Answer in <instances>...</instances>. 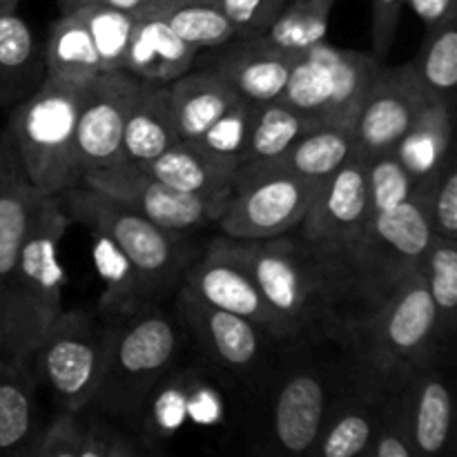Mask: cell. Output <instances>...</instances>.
<instances>
[{
    "label": "cell",
    "mask_w": 457,
    "mask_h": 457,
    "mask_svg": "<svg viewBox=\"0 0 457 457\" xmlns=\"http://www.w3.org/2000/svg\"><path fill=\"white\" fill-rule=\"evenodd\" d=\"M18 3H21V0H0V13L18 9Z\"/></svg>",
    "instance_id": "cell-47"
},
{
    "label": "cell",
    "mask_w": 457,
    "mask_h": 457,
    "mask_svg": "<svg viewBox=\"0 0 457 457\" xmlns=\"http://www.w3.org/2000/svg\"><path fill=\"white\" fill-rule=\"evenodd\" d=\"M404 4L406 0H370V40L373 56L379 61L391 52Z\"/></svg>",
    "instance_id": "cell-41"
},
{
    "label": "cell",
    "mask_w": 457,
    "mask_h": 457,
    "mask_svg": "<svg viewBox=\"0 0 457 457\" xmlns=\"http://www.w3.org/2000/svg\"><path fill=\"white\" fill-rule=\"evenodd\" d=\"M413 378L415 364L391 361L378 427H375L373 440L366 449L369 457H415Z\"/></svg>",
    "instance_id": "cell-27"
},
{
    "label": "cell",
    "mask_w": 457,
    "mask_h": 457,
    "mask_svg": "<svg viewBox=\"0 0 457 457\" xmlns=\"http://www.w3.org/2000/svg\"><path fill=\"white\" fill-rule=\"evenodd\" d=\"M335 3L337 0H288L263 36L286 56H299L326 40Z\"/></svg>",
    "instance_id": "cell-33"
},
{
    "label": "cell",
    "mask_w": 457,
    "mask_h": 457,
    "mask_svg": "<svg viewBox=\"0 0 457 457\" xmlns=\"http://www.w3.org/2000/svg\"><path fill=\"white\" fill-rule=\"evenodd\" d=\"M183 3H190V0H150V13L147 16H161V13L170 12V9L179 7Z\"/></svg>",
    "instance_id": "cell-45"
},
{
    "label": "cell",
    "mask_w": 457,
    "mask_h": 457,
    "mask_svg": "<svg viewBox=\"0 0 457 457\" xmlns=\"http://www.w3.org/2000/svg\"><path fill=\"white\" fill-rule=\"evenodd\" d=\"M366 163V186H369L370 217L397 208L413 199L415 181L393 152L373 156Z\"/></svg>",
    "instance_id": "cell-39"
},
{
    "label": "cell",
    "mask_w": 457,
    "mask_h": 457,
    "mask_svg": "<svg viewBox=\"0 0 457 457\" xmlns=\"http://www.w3.org/2000/svg\"><path fill=\"white\" fill-rule=\"evenodd\" d=\"M335 342L375 360L411 364L436 353L440 348L437 315L422 268L342 321Z\"/></svg>",
    "instance_id": "cell-10"
},
{
    "label": "cell",
    "mask_w": 457,
    "mask_h": 457,
    "mask_svg": "<svg viewBox=\"0 0 457 457\" xmlns=\"http://www.w3.org/2000/svg\"><path fill=\"white\" fill-rule=\"evenodd\" d=\"M205 250L235 259L248 270L272 311L290 326L299 342L335 339L344 312L337 266L288 235L272 239H232L219 235Z\"/></svg>",
    "instance_id": "cell-1"
},
{
    "label": "cell",
    "mask_w": 457,
    "mask_h": 457,
    "mask_svg": "<svg viewBox=\"0 0 457 457\" xmlns=\"http://www.w3.org/2000/svg\"><path fill=\"white\" fill-rule=\"evenodd\" d=\"M219 7L235 27V34L263 36L272 25L279 12L284 9V0H217Z\"/></svg>",
    "instance_id": "cell-40"
},
{
    "label": "cell",
    "mask_w": 457,
    "mask_h": 457,
    "mask_svg": "<svg viewBox=\"0 0 457 457\" xmlns=\"http://www.w3.org/2000/svg\"><path fill=\"white\" fill-rule=\"evenodd\" d=\"M181 286L190 290L192 295H196L201 302L262 326L277 342H299L290 326L272 311V306L266 302L248 270L239 266L235 259L204 248L201 257L192 263L190 270L183 277Z\"/></svg>",
    "instance_id": "cell-17"
},
{
    "label": "cell",
    "mask_w": 457,
    "mask_h": 457,
    "mask_svg": "<svg viewBox=\"0 0 457 457\" xmlns=\"http://www.w3.org/2000/svg\"><path fill=\"white\" fill-rule=\"evenodd\" d=\"M56 3H58V12L71 13V12H76V9L85 7V4L96 3V0H56Z\"/></svg>",
    "instance_id": "cell-46"
},
{
    "label": "cell",
    "mask_w": 457,
    "mask_h": 457,
    "mask_svg": "<svg viewBox=\"0 0 457 457\" xmlns=\"http://www.w3.org/2000/svg\"><path fill=\"white\" fill-rule=\"evenodd\" d=\"M428 101L431 98L413 62L404 65L382 62L353 123L357 156L369 161L373 156L393 152Z\"/></svg>",
    "instance_id": "cell-15"
},
{
    "label": "cell",
    "mask_w": 457,
    "mask_h": 457,
    "mask_svg": "<svg viewBox=\"0 0 457 457\" xmlns=\"http://www.w3.org/2000/svg\"><path fill=\"white\" fill-rule=\"evenodd\" d=\"M45 70L47 79L76 87H83L103 71L92 36L79 13H61L52 22L45 43Z\"/></svg>",
    "instance_id": "cell-29"
},
{
    "label": "cell",
    "mask_w": 457,
    "mask_h": 457,
    "mask_svg": "<svg viewBox=\"0 0 457 457\" xmlns=\"http://www.w3.org/2000/svg\"><path fill=\"white\" fill-rule=\"evenodd\" d=\"M411 62H413L428 98L455 112L457 18L427 27L422 49Z\"/></svg>",
    "instance_id": "cell-31"
},
{
    "label": "cell",
    "mask_w": 457,
    "mask_h": 457,
    "mask_svg": "<svg viewBox=\"0 0 457 457\" xmlns=\"http://www.w3.org/2000/svg\"><path fill=\"white\" fill-rule=\"evenodd\" d=\"M413 196L422 204L433 235L457 239V168L453 152L431 177L415 183Z\"/></svg>",
    "instance_id": "cell-38"
},
{
    "label": "cell",
    "mask_w": 457,
    "mask_h": 457,
    "mask_svg": "<svg viewBox=\"0 0 457 457\" xmlns=\"http://www.w3.org/2000/svg\"><path fill=\"white\" fill-rule=\"evenodd\" d=\"M422 272L437 315V342L453 337L457 320V239L433 235Z\"/></svg>",
    "instance_id": "cell-34"
},
{
    "label": "cell",
    "mask_w": 457,
    "mask_h": 457,
    "mask_svg": "<svg viewBox=\"0 0 457 457\" xmlns=\"http://www.w3.org/2000/svg\"><path fill=\"white\" fill-rule=\"evenodd\" d=\"M315 128H320L315 120L303 116L302 112L293 110L279 98L257 103L244 163L279 156L281 152L288 150L295 141H299L303 134Z\"/></svg>",
    "instance_id": "cell-32"
},
{
    "label": "cell",
    "mask_w": 457,
    "mask_h": 457,
    "mask_svg": "<svg viewBox=\"0 0 457 457\" xmlns=\"http://www.w3.org/2000/svg\"><path fill=\"white\" fill-rule=\"evenodd\" d=\"M71 223L103 235L132 266L145 299L177 293L192 263L201 257L187 232L165 230L105 192L79 181L56 195Z\"/></svg>",
    "instance_id": "cell-4"
},
{
    "label": "cell",
    "mask_w": 457,
    "mask_h": 457,
    "mask_svg": "<svg viewBox=\"0 0 457 457\" xmlns=\"http://www.w3.org/2000/svg\"><path fill=\"white\" fill-rule=\"evenodd\" d=\"M451 137H453V110L437 101H428L415 116L404 137L393 147V154L415 183L424 181L451 154Z\"/></svg>",
    "instance_id": "cell-28"
},
{
    "label": "cell",
    "mask_w": 457,
    "mask_h": 457,
    "mask_svg": "<svg viewBox=\"0 0 457 457\" xmlns=\"http://www.w3.org/2000/svg\"><path fill=\"white\" fill-rule=\"evenodd\" d=\"M80 21L87 27L92 43L96 47L98 58H101L103 71H120L125 65V54H128L132 29L137 25V18L132 13H125L120 9L110 7V4L89 3L85 7L76 9Z\"/></svg>",
    "instance_id": "cell-35"
},
{
    "label": "cell",
    "mask_w": 457,
    "mask_h": 457,
    "mask_svg": "<svg viewBox=\"0 0 457 457\" xmlns=\"http://www.w3.org/2000/svg\"><path fill=\"white\" fill-rule=\"evenodd\" d=\"M16 179H22L21 163H18L16 150H13L7 129H0V187L16 181Z\"/></svg>",
    "instance_id": "cell-43"
},
{
    "label": "cell",
    "mask_w": 457,
    "mask_h": 457,
    "mask_svg": "<svg viewBox=\"0 0 457 457\" xmlns=\"http://www.w3.org/2000/svg\"><path fill=\"white\" fill-rule=\"evenodd\" d=\"M105 317V364L87 409L129 428L147 393L179 364L187 333L177 311H165L161 299H145Z\"/></svg>",
    "instance_id": "cell-3"
},
{
    "label": "cell",
    "mask_w": 457,
    "mask_h": 457,
    "mask_svg": "<svg viewBox=\"0 0 457 457\" xmlns=\"http://www.w3.org/2000/svg\"><path fill=\"white\" fill-rule=\"evenodd\" d=\"M79 105L80 87L45 76L9 114L7 134L22 177L43 195L56 196L80 181L74 152Z\"/></svg>",
    "instance_id": "cell-7"
},
{
    "label": "cell",
    "mask_w": 457,
    "mask_h": 457,
    "mask_svg": "<svg viewBox=\"0 0 457 457\" xmlns=\"http://www.w3.org/2000/svg\"><path fill=\"white\" fill-rule=\"evenodd\" d=\"M453 428V400L440 366V348L415 361L413 378V449L415 457H436L446 451Z\"/></svg>",
    "instance_id": "cell-22"
},
{
    "label": "cell",
    "mask_w": 457,
    "mask_h": 457,
    "mask_svg": "<svg viewBox=\"0 0 457 457\" xmlns=\"http://www.w3.org/2000/svg\"><path fill=\"white\" fill-rule=\"evenodd\" d=\"M141 80L128 71H101L80 87L76 116V168L80 179L98 168L125 161L123 129Z\"/></svg>",
    "instance_id": "cell-14"
},
{
    "label": "cell",
    "mask_w": 457,
    "mask_h": 457,
    "mask_svg": "<svg viewBox=\"0 0 457 457\" xmlns=\"http://www.w3.org/2000/svg\"><path fill=\"white\" fill-rule=\"evenodd\" d=\"M196 54L195 67L214 71L241 98L253 103L277 101L284 92L293 58L270 45L266 36H235L219 47Z\"/></svg>",
    "instance_id": "cell-18"
},
{
    "label": "cell",
    "mask_w": 457,
    "mask_h": 457,
    "mask_svg": "<svg viewBox=\"0 0 457 457\" xmlns=\"http://www.w3.org/2000/svg\"><path fill=\"white\" fill-rule=\"evenodd\" d=\"M254 107H257V103L239 98L199 138H195V143L221 163L239 170L244 165L245 150H248Z\"/></svg>",
    "instance_id": "cell-37"
},
{
    "label": "cell",
    "mask_w": 457,
    "mask_h": 457,
    "mask_svg": "<svg viewBox=\"0 0 457 457\" xmlns=\"http://www.w3.org/2000/svg\"><path fill=\"white\" fill-rule=\"evenodd\" d=\"M45 196L25 177L0 187V311L21 257L22 244L31 230Z\"/></svg>",
    "instance_id": "cell-30"
},
{
    "label": "cell",
    "mask_w": 457,
    "mask_h": 457,
    "mask_svg": "<svg viewBox=\"0 0 457 457\" xmlns=\"http://www.w3.org/2000/svg\"><path fill=\"white\" fill-rule=\"evenodd\" d=\"M70 226L71 219L62 212L56 196H45L0 311V355L27 361L49 324L62 312L65 270L58 245Z\"/></svg>",
    "instance_id": "cell-5"
},
{
    "label": "cell",
    "mask_w": 457,
    "mask_h": 457,
    "mask_svg": "<svg viewBox=\"0 0 457 457\" xmlns=\"http://www.w3.org/2000/svg\"><path fill=\"white\" fill-rule=\"evenodd\" d=\"M181 141L168 85L141 83L123 129V156L147 163Z\"/></svg>",
    "instance_id": "cell-25"
},
{
    "label": "cell",
    "mask_w": 457,
    "mask_h": 457,
    "mask_svg": "<svg viewBox=\"0 0 457 457\" xmlns=\"http://www.w3.org/2000/svg\"><path fill=\"white\" fill-rule=\"evenodd\" d=\"M45 45L13 9L0 13V107L16 105L45 80Z\"/></svg>",
    "instance_id": "cell-23"
},
{
    "label": "cell",
    "mask_w": 457,
    "mask_h": 457,
    "mask_svg": "<svg viewBox=\"0 0 457 457\" xmlns=\"http://www.w3.org/2000/svg\"><path fill=\"white\" fill-rule=\"evenodd\" d=\"M80 181L174 232H195L217 223L228 204V199H205L177 190L132 161L92 170Z\"/></svg>",
    "instance_id": "cell-13"
},
{
    "label": "cell",
    "mask_w": 457,
    "mask_h": 457,
    "mask_svg": "<svg viewBox=\"0 0 457 457\" xmlns=\"http://www.w3.org/2000/svg\"><path fill=\"white\" fill-rule=\"evenodd\" d=\"M110 321L94 308H62L27 357L38 388H45L61 411L92 404L105 364Z\"/></svg>",
    "instance_id": "cell-9"
},
{
    "label": "cell",
    "mask_w": 457,
    "mask_h": 457,
    "mask_svg": "<svg viewBox=\"0 0 457 457\" xmlns=\"http://www.w3.org/2000/svg\"><path fill=\"white\" fill-rule=\"evenodd\" d=\"M431 239V223L422 204L413 196L397 208L373 214L346 253L328 254L342 277V321L370 306L406 275L420 270Z\"/></svg>",
    "instance_id": "cell-6"
},
{
    "label": "cell",
    "mask_w": 457,
    "mask_h": 457,
    "mask_svg": "<svg viewBox=\"0 0 457 457\" xmlns=\"http://www.w3.org/2000/svg\"><path fill=\"white\" fill-rule=\"evenodd\" d=\"M382 62L373 54L335 47L321 40L293 58L279 101L317 125L353 129Z\"/></svg>",
    "instance_id": "cell-11"
},
{
    "label": "cell",
    "mask_w": 457,
    "mask_h": 457,
    "mask_svg": "<svg viewBox=\"0 0 457 457\" xmlns=\"http://www.w3.org/2000/svg\"><path fill=\"white\" fill-rule=\"evenodd\" d=\"M324 181L281 172L237 174L235 190L214 226L232 239L290 235L299 228Z\"/></svg>",
    "instance_id": "cell-12"
},
{
    "label": "cell",
    "mask_w": 457,
    "mask_h": 457,
    "mask_svg": "<svg viewBox=\"0 0 457 457\" xmlns=\"http://www.w3.org/2000/svg\"><path fill=\"white\" fill-rule=\"evenodd\" d=\"M369 219L366 163L360 156H353L321 183L297 232L299 239L317 253L342 254L355 245Z\"/></svg>",
    "instance_id": "cell-16"
},
{
    "label": "cell",
    "mask_w": 457,
    "mask_h": 457,
    "mask_svg": "<svg viewBox=\"0 0 457 457\" xmlns=\"http://www.w3.org/2000/svg\"><path fill=\"white\" fill-rule=\"evenodd\" d=\"M168 87L181 141L199 138L223 112L230 110L241 98L226 80L204 67H192Z\"/></svg>",
    "instance_id": "cell-26"
},
{
    "label": "cell",
    "mask_w": 457,
    "mask_h": 457,
    "mask_svg": "<svg viewBox=\"0 0 457 457\" xmlns=\"http://www.w3.org/2000/svg\"><path fill=\"white\" fill-rule=\"evenodd\" d=\"M161 16L177 31L179 38H183L199 52L219 47L237 36L235 27L228 21L217 0H190V3H183L161 13Z\"/></svg>",
    "instance_id": "cell-36"
},
{
    "label": "cell",
    "mask_w": 457,
    "mask_h": 457,
    "mask_svg": "<svg viewBox=\"0 0 457 457\" xmlns=\"http://www.w3.org/2000/svg\"><path fill=\"white\" fill-rule=\"evenodd\" d=\"M177 190L205 199H230L239 170L221 163L195 141H179L147 163H138Z\"/></svg>",
    "instance_id": "cell-24"
},
{
    "label": "cell",
    "mask_w": 457,
    "mask_h": 457,
    "mask_svg": "<svg viewBox=\"0 0 457 457\" xmlns=\"http://www.w3.org/2000/svg\"><path fill=\"white\" fill-rule=\"evenodd\" d=\"M38 384L25 360L0 355V455H29L40 424Z\"/></svg>",
    "instance_id": "cell-21"
},
{
    "label": "cell",
    "mask_w": 457,
    "mask_h": 457,
    "mask_svg": "<svg viewBox=\"0 0 457 457\" xmlns=\"http://www.w3.org/2000/svg\"><path fill=\"white\" fill-rule=\"evenodd\" d=\"M174 295V311L183 321L201 364L228 393L248 397L286 344L277 342L250 320L201 302L183 286H179Z\"/></svg>",
    "instance_id": "cell-8"
},
{
    "label": "cell",
    "mask_w": 457,
    "mask_h": 457,
    "mask_svg": "<svg viewBox=\"0 0 457 457\" xmlns=\"http://www.w3.org/2000/svg\"><path fill=\"white\" fill-rule=\"evenodd\" d=\"M101 3L120 9L125 13H132L134 18H145L150 13V0H101Z\"/></svg>",
    "instance_id": "cell-44"
},
{
    "label": "cell",
    "mask_w": 457,
    "mask_h": 457,
    "mask_svg": "<svg viewBox=\"0 0 457 457\" xmlns=\"http://www.w3.org/2000/svg\"><path fill=\"white\" fill-rule=\"evenodd\" d=\"M353 156H357L353 129L320 125V128L303 134L299 141H295L279 156L250 161V163L241 165L237 174L281 172L312 179V181H324L330 174L337 172L346 161H351Z\"/></svg>",
    "instance_id": "cell-20"
},
{
    "label": "cell",
    "mask_w": 457,
    "mask_h": 457,
    "mask_svg": "<svg viewBox=\"0 0 457 457\" xmlns=\"http://www.w3.org/2000/svg\"><path fill=\"white\" fill-rule=\"evenodd\" d=\"M427 27L457 18V0H406Z\"/></svg>",
    "instance_id": "cell-42"
},
{
    "label": "cell",
    "mask_w": 457,
    "mask_h": 457,
    "mask_svg": "<svg viewBox=\"0 0 457 457\" xmlns=\"http://www.w3.org/2000/svg\"><path fill=\"white\" fill-rule=\"evenodd\" d=\"M324 339L286 344L248 400L254 404V449L272 455H311L328 418L339 375V353L320 355ZM339 351V346H337Z\"/></svg>",
    "instance_id": "cell-2"
},
{
    "label": "cell",
    "mask_w": 457,
    "mask_h": 457,
    "mask_svg": "<svg viewBox=\"0 0 457 457\" xmlns=\"http://www.w3.org/2000/svg\"><path fill=\"white\" fill-rule=\"evenodd\" d=\"M199 49L179 38L163 16L137 18L123 71L141 83L170 85L195 67Z\"/></svg>",
    "instance_id": "cell-19"
}]
</instances>
